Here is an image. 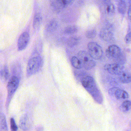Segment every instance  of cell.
<instances>
[{
	"instance_id": "cell-24",
	"label": "cell",
	"mask_w": 131,
	"mask_h": 131,
	"mask_svg": "<svg viewBox=\"0 0 131 131\" xmlns=\"http://www.w3.org/2000/svg\"><path fill=\"white\" fill-rule=\"evenodd\" d=\"M10 128L12 131H16L17 130L18 128L16 125L15 121L14 118H11L10 120Z\"/></svg>"
},
{
	"instance_id": "cell-11",
	"label": "cell",
	"mask_w": 131,
	"mask_h": 131,
	"mask_svg": "<svg viewBox=\"0 0 131 131\" xmlns=\"http://www.w3.org/2000/svg\"><path fill=\"white\" fill-rule=\"evenodd\" d=\"M114 96L117 100H124L129 97V94L124 90L118 88L115 92Z\"/></svg>"
},
{
	"instance_id": "cell-17",
	"label": "cell",
	"mask_w": 131,
	"mask_h": 131,
	"mask_svg": "<svg viewBox=\"0 0 131 131\" xmlns=\"http://www.w3.org/2000/svg\"><path fill=\"white\" fill-rule=\"evenodd\" d=\"M58 22L55 20H52L47 25V29L48 31L53 32L55 31L57 28Z\"/></svg>"
},
{
	"instance_id": "cell-28",
	"label": "cell",
	"mask_w": 131,
	"mask_h": 131,
	"mask_svg": "<svg viewBox=\"0 0 131 131\" xmlns=\"http://www.w3.org/2000/svg\"><path fill=\"white\" fill-rule=\"evenodd\" d=\"M128 18H129V20H130L131 22V4L130 6H129V8H128Z\"/></svg>"
},
{
	"instance_id": "cell-19",
	"label": "cell",
	"mask_w": 131,
	"mask_h": 131,
	"mask_svg": "<svg viewBox=\"0 0 131 131\" xmlns=\"http://www.w3.org/2000/svg\"><path fill=\"white\" fill-rule=\"evenodd\" d=\"M108 1V0H105V4H106L105 11L106 13L108 14H112L114 12V6L113 4L110 3Z\"/></svg>"
},
{
	"instance_id": "cell-14",
	"label": "cell",
	"mask_w": 131,
	"mask_h": 131,
	"mask_svg": "<svg viewBox=\"0 0 131 131\" xmlns=\"http://www.w3.org/2000/svg\"><path fill=\"white\" fill-rule=\"evenodd\" d=\"M119 75V80L124 84H128L131 82V75L124 72Z\"/></svg>"
},
{
	"instance_id": "cell-4",
	"label": "cell",
	"mask_w": 131,
	"mask_h": 131,
	"mask_svg": "<svg viewBox=\"0 0 131 131\" xmlns=\"http://www.w3.org/2000/svg\"><path fill=\"white\" fill-rule=\"evenodd\" d=\"M78 57L81 62L82 67L86 70H91L96 65L94 58L86 51H80L78 53Z\"/></svg>"
},
{
	"instance_id": "cell-26",
	"label": "cell",
	"mask_w": 131,
	"mask_h": 131,
	"mask_svg": "<svg viewBox=\"0 0 131 131\" xmlns=\"http://www.w3.org/2000/svg\"><path fill=\"white\" fill-rule=\"evenodd\" d=\"M125 42L128 44H131V32H129L125 37Z\"/></svg>"
},
{
	"instance_id": "cell-8",
	"label": "cell",
	"mask_w": 131,
	"mask_h": 131,
	"mask_svg": "<svg viewBox=\"0 0 131 131\" xmlns=\"http://www.w3.org/2000/svg\"><path fill=\"white\" fill-rule=\"evenodd\" d=\"M32 117L27 114L22 115L19 122V127L23 130H28L30 129L33 125Z\"/></svg>"
},
{
	"instance_id": "cell-13",
	"label": "cell",
	"mask_w": 131,
	"mask_h": 131,
	"mask_svg": "<svg viewBox=\"0 0 131 131\" xmlns=\"http://www.w3.org/2000/svg\"><path fill=\"white\" fill-rule=\"evenodd\" d=\"M42 17L40 14H37L34 17L33 27L35 30L37 31L40 28L42 22Z\"/></svg>"
},
{
	"instance_id": "cell-6",
	"label": "cell",
	"mask_w": 131,
	"mask_h": 131,
	"mask_svg": "<svg viewBox=\"0 0 131 131\" xmlns=\"http://www.w3.org/2000/svg\"><path fill=\"white\" fill-rule=\"evenodd\" d=\"M88 46L89 53L94 60H99L102 57L103 50L98 44L95 42H89Z\"/></svg>"
},
{
	"instance_id": "cell-9",
	"label": "cell",
	"mask_w": 131,
	"mask_h": 131,
	"mask_svg": "<svg viewBox=\"0 0 131 131\" xmlns=\"http://www.w3.org/2000/svg\"><path fill=\"white\" fill-rule=\"evenodd\" d=\"M30 41V35L28 32H24L19 37L18 42V49L22 51L27 47Z\"/></svg>"
},
{
	"instance_id": "cell-15",
	"label": "cell",
	"mask_w": 131,
	"mask_h": 131,
	"mask_svg": "<svg viewBox=\"0 0 131 131\" xmlns=\"http://www.w3.org/2000/svg\"><path fill=\"white\" fill-rule=\"evenodd\" d=\"M0 130H8L5 115L2 113H0Z\"/></svg>"
},
{
	"instance_id": "cell-25",
	"label": "cell",
	"mask_w": 131,
	"mask_h": 131,
	"mask_svg": "<svg viewBox=\"0 0 131 131\" xmlns=\"http://www.w3.org/2000/svg\"><path fill=\"white\" fill-rule=\"evenodd\" d=\"M125 5L124 3H123V1L119 3V5H118V10L119 11L122 13H124L125 12Z\"/></svg>"
},
{
	"instance_id": "cell-3",
	"label": "cell",
	"mask_w": 131,
	"mask_h": 131,
	"mask_svg": "<svg viewBox=\"0 0 131 131\" xmlns=\"http://www.w3.org/2000/svg\"><path fill=\"white\" fill-rule=\"evenodd\" d=\"M43 60L38 55L31 57L28 61L27 68V75L30 77L37 73L42 67Z\"/></svg>"
},
{
	"instance_id": "cell-12",
	"label": "cell",
	"mask_w": 131,
	"mask_h": 131,
	"mask_svg": "<svg viewBox=\"0 0 131 131\" xmlns=\"http://www.w3.org/2000/svg\"><path fill=\"white\" fill-rule=\"evenodd\" d=\"M9 71L7 65H4L0 70V77L2 82L7 81L9 77Z\"/></svg>"
},
{
	"instance_id": "cell-16",
	"label": "cell",
	"mask_w": 131,
	"mask_h": 131,
	"mask_svg": "<svg viewBox=\"0 0 131 131\" xmlns=\"http://www.w3.org/2000/svg\"><path fill=\"white\" fill-rule=\"evenodd\" d=\"M120 110L123 112H126L131 110V101H125L120 106Z\"/></svg>"
},
{
	"instance_id": "cell-29",
	"label": "cell",
	"mask_w": 131,
	"mask_h": 131,
	"mask_svg": "<svg viewBox=\"0 0 131 131\" xmlns=\"http://www.w3.org/2000/svg\"><path fill=\"white\" fill-rule=\"evenodd\" d=\"M130 126H131V121L130 122Z\"/></svg>"
},
{
	"instance_id": "cell-10",
	"label": "cell",
	"mask_w": 131,
	"mask_h": 131,
	"mask_svg": "<svg viewBox=\"0 0 131 131\" xmlns=\"http://www.w3.org/2000/svg\"><path fill=\"white\" fill-rule=\"evenodd\" d=\"M100 36L104 41H108L112 38L113 33L109 28H103L100 32Z\"/></svg>"
},
{
	"instance_id": "cell-5",
	"label": "cell",
	"mask_w": 131,
	"mask_h": 131,
	"mask_svg": "<svg viewBox=\"0 0 131 131\" xmlns=\"http://www.w3.org/2000/svg\"><path fill=\"white\" fill-rule=\"evenodd\" d=\"M19 84V79L17 76H13L9 80L7 85V107H8L12 98Z\"/></svg>"
},
{
	"instance_id": "cell-2",
	"label": "cell",
	"mask_w": 131,
	"mask_h": 131,
	"mask_svg": "<svg viewBox=\"0 0 131 131\" xmlns=\"http://www.w3.org/2000/svg\"><path fill=\"white\" fill-rule=\"evenodd\" d=\"M106 55L110 60L122 64H124L126 61L125 55L122 52L121 48L115 45L108 48L106 51Z\"/></svg>"
},
{
	"instance_id": "cell-20",
	"label": "cell",
	"mask_w": 131,
	"mask_h": 131,
	"mask_svg": "<svg viewBox=\"0 0 131 131\" xmlns=\"http://www.w3.org/2000/svg\"><path fill=\"white\" fill-rule=\"evenodd\" d=\"M74 0H57V3L58 6L64 8L71 4Z\"/></svg>"
},
{
	"instance_id": "cell-21",
	"label": "cell",
	"mask_w": 131,
	"mask_h": 131,
	"mask_svg": "<svg viewBox=\"0 0 131 131\" xmlns=\"http://www.w3.org/2000/svg\"><path fill=\"white\" fill-rule=\"evenodd\" d=\"M78 28L75 25H70L66 27L64 30V33L66 34H75L78 32Z\"/></svg>"
},
{
	"instance_id": "cell-7",
	"label": "cell",
	"mask_w": 131,
	"mask_h": 131,
	"mask_svg": "<svg viewBox=\"0 0 131 131\" xmlns=\"http://www.w3.org/2000/svg\"><path fill=\"white\" fill-rule=\"evenodd\" d=\"M124 64L117 62L112 64H107L104 66L105 70L113 75H119L124 72Z\"/></svg>"
},
{
	"instance_id": "cell-22",
	"label": "cell",
	"mask_w": 131,
	"mask_h": 131,
	"mask_svg": "<svg viewBox=\"0 0 131 131\" xmlns=\"http://www.w3.org/2000/svg\"><path fill=\"white\" fill-rule=\"evenodd\" d=\"M80 38L78 37H70L67 41V44L70 47H73L78 44L79 42Z\"/></svg>"
},
{
	"instance_id": "cell-27",
	"label": "cell",
	"mask_w": 131,
	"mask_h": 131,
	"mask_svg": "<svg viewBox=\"0 0 131 131\" xmlns=\"http://www.w3.org/2000/svg\"><path fill=\"white\" fill-rule=\"evenodd\" d=\"M118 87H113L110 88L108 91V94L110 96H113L115 92L116 91V90L118 88Z\"/></svg>"
},
{
	"instance_id": "cell-1",
	"label": "cell",
	"mask_w": 131,
	"mask_h": 131,
	"mask_svg": "<svg viewBox=\"0 0 131 131\" xmlns=\"http://www.w3.org/2000/svg\"><path fill=\"white\" fill-rule=\"evenodd\" d=\"M81 83L84 88L97 103L100 104L103 103L102 94L98 87L95 80L92 77L89 76L84 77L82 79Z\"/></svg>"
},
{
	"instance_id": "cell-23",
	"label": "cell",
	"mask_w": 131,
	"mask_h": 131,
	"mask_svg": "<svg viewBox=\"0 0 131 131\" xmlns=\"http://www.w3.org/2000/svg\"><path fill=\"white\" fill-rule=\"evenodd\" d=\"M97 32L94 29H91L86 31L85 36L89 38H94L96 36Z\"/></svg>"
},
{
	"instance_id": "cell-18",
	"label": "cell",
	"mask_w": 131,
	"mask_h": 131,
	"mask_svg": "<svg viewBox=\"0 0 131 131\" xmlns=\"http://www.w3.org/2000/svg\"><path fill=\"white\" fill-rule=\"evenodd\" d=\"M71 63L72 66L76 69H81L82 68V66L81 62L78 58L73 57L71 58Z\"/></svg>"
}]
</instances>
